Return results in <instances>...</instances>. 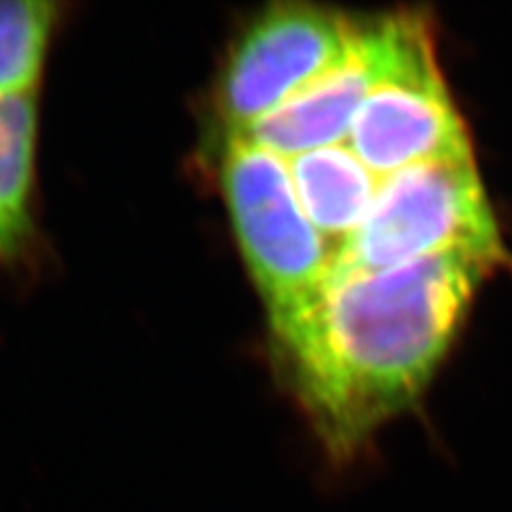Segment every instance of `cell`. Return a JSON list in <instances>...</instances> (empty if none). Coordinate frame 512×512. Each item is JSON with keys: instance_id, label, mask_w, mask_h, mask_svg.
<instances>
[{"instance_id": "1", "label": "cell", "mask_w": 512, "mask_h": 512, "mask_svg": "<svg viewBox=\"0 0 512 512\" xmlns=\"http://www.w3.org/2000/svg\"><path fill=\"white\" fill-rule=\"evenodd\" d=\"M493 274L500 271L466 254L333 269L314 293L269 318L278 372L333 476L363 466L378 431L419 402Z\"/></svg>"}, {"instance_id": "2", "label": "cell", "mask_w": 512, "mask_h": 512, "mask_svg": "<svg viewBox=\"0 0 512 512\" xmlns=\"http://www.w3.org/2000/svg\"><path fill=\"white\" fill-rule=\"evenodd\" d=\"M440 254L512 271L474 154L425 160L384 178L333 269L382 271Z\"/></svg>"}, {"instance_id": "3", "label": "cell", "mask_w": 512, "mask_h": 512, "mask_svg": "<svg viewBox=\"0 0 512 512\" xmlns=\"http://www.w3.org/2000/svg\"><path fill=\"white\" fill-rule=\"evenodd\" d=\"M218 180L248 274L269 318L323 284L338 252L297 199L288 163L242 135L218 141Z\"/></svg>"}, {"instance_id": "4", "label": "cell", "mask_w": 512, "mask_h": 512, "mask_svg": "<svg viewBox=\"0 0 512 512\" xmlns=\"http://www.w3.org/2000/svg\"><path fill=\"white\" fill-rule=\"evenodd\" d=\"M361 18L310 3H276L229 47L214 84L218 135H242L338 62Z\"/></svg>"}, {"instance_id": "5", "label": "cell", "mask_w": 512, "mask_h": 512, "mask_svg": "<svg viewBox=\"0 0 512 512\" xmlns=\"http://www.w3.org/2000/svg\"><path fill=\"white\" fill-rule=\"evenodd\" d=\"M431 37L425 13L361 18L346 54L242 137L284 160L344 143L367 96Z\"/></svg>"}, {"instance_id": "6", "label": "cell", "mask_w": 512, "mask_h": 512, "mask_svg": "<svg viewBox=\"0 0 512 512\" xmlns=\"http://www.w3.org/2000/svg\"><path fill=\"white\" fill-rule=\"evenodd\" d=\"M346 143L380 180L425 160L474 154L438 64L436 37L367 96Z\"/></svg>"}, {"instance_id": "7", "label": "cell", "mask_w": 512, "mask_h": 512, "mask_svg": "<svg viewBox=\"0 0 512 512\" xmlns=\"http://www.w3.org/2000/svg\"><path fill=\"white\" fill-rule=\"evenodd\" d=\"M41 94L0 96V274L30 278L50 246L41 222Z\"/></svg>"}, {"instance_id": "8", "label": "cell", "mask_w": 512, "mask_h": 512, "mask_svg": "<svg viewBox=\"0 0 512 512\" xmlns=\"http://www.w3.org/2000/svg\"><path fill=\"white\" fill-rule=\"evenodd\" d=\"M286 163L303 212L340 252L370 212L382 180L361 163L346 141L288 158Z\"/></svg>"}, {"instance_id": "9", "label": "cell", "mask_w": 512, "mask_h": 512, "mask_svg": "<svg viewBox=\"0 0 512 512\" xmlns=\"http://www.w3.org/2000/svg\"><path fill=\"white\" fill-rule=\"evenodd\" d=\"M67 11L60 0H0V96L41 92Z\"/></svg>"}]
</instances>
